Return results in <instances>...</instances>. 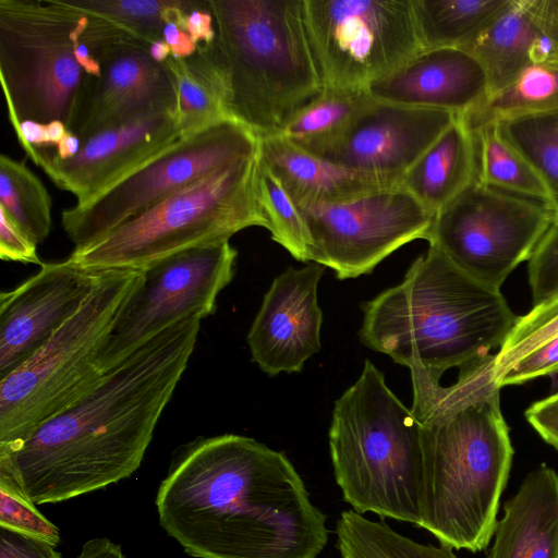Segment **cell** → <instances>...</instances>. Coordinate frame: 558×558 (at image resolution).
<instances>
[{"instance_id": "ee69618b", "label": "cell", "mask_w": 558, "mask_h": 558, "mask_svg": "<svg viewBox=\"0 0 558 558\" xmlns=\"http://www.w3.org/2000/svg\"><path fill=\"white\" fill-rule=\"evenodd\" d=\"M13 130L27 157L34 149L49 147L46 124L24 120Z\"/></svg>"}, {"instance_id": "4316f807", "label": "cell", "mask_w": 558, "mask_h": 558, "mask_svg": "<svg viewBox=\"0 0 558 558\" xmlns=\"http://www.w3.org/2000/svg\"><path fill=\"white\" fill-rule=\"evenodd\" d=\"M555 111H558V59L529 65L509 85L460 116L474 131L488 123Z\"/></svg>"}, {"instance_id": "f6af8a7d", "label": "cell", "mask_w": 558, "mask_h": 558, "mask_svg": "<svg viewBox=\"0 0 558 558\" xmlns=\"http://www.w3.org/2000/svg\"><path fill=\"white\" fill-rule=\"evenodd\" d=\"M75 558H126L120 545L106 537L87 541Z\"/></svg>"}, {"instance_id": "7bdbcfd3", "label": "cell", "mask_w": 558, "mask_h": 558, "mask_svg": "<svg viewBox=\"0 0 558 558\" xmlns=\"http://www.w3.org/2000/svg\"><path fill=\"white\" fill-rule=\"evenodd\" d=\"M161 37L170 47L171 56L174 58L191 57L196 52L198 47L177 21H169L163 26Z\"/></svg>"}, {"instance_id": "2e32d148", "label": "cell", "mask_w": 558, "mask_h": 558, "mask_svg": "<svg viewBox=\"0 0 558 558\" xmlns=\"http://www.w3.org/2000/svg\"><path fill=\"white\" fill-rule=\"evenodd\" d=\"M100 271L70 258L45 263L38 272L0 294V379L12 373L83 306Z\"/></svg>"}, {"instance_id": "7c38bea8", "label": "cell", "mask_w": 558, "mask_h": 558, "mask_svg": "<svg viewBox=\"0 0 558 558\" xmlns=\"http://www.w3.org/2000/svg\"><path fill=\"white\" fill-rule=\"evenodd\" d=\"M324 88L365 89L423 50L412 0H304Z\"/></svg>"}, {"instance_id": "bcb514c9", "label": "cell", "mask_w": 558, "mask_h": 558, "mask_svg": "<svg viewBox=\"0 0 558 558\" xmlns=\"http://www.w3.org/2000/svg\"><path fill=\"white\" fill-rule=\"evenodd\" d=\"M81 146L82 140L68 131L56 148H53V155L62 160L70 159L80 151Z\"/></svg>"}, {"instance_id": "ab89813d", "label": "cell", "mask_w": 558, "mask_h": 558, "mask_svg": "<svg viewBox=\"0 0 558 558\" xmlns=\"http://www.w3.org/2000/svg\"><path fill=\"white\" fill-rule=\"evenodd\" d=\"M0 558H61V554L45 541L0 527Z\"/></svg>"}, {"instance_id": "74e56055", "label": "cell", "mask_w": 558, "mask_h": 558, "mask_svg": "<svg viewBox=\"0 0 558 558\" xmlns=\"http://www.w3.org/2000/svg\"><path fill=\"white\" fill-rule=\"evenodd\" d=\"M558 374V336L529 352L496 377L500 388Z\"/></svg>"}, {"instance_id": "b9f144b4", "label": "cell", "mask_w": 558, "mask_h": 558, "mask_svg": "<svg viewBox=\"0 0 558 558\" xmlns=\"http://www.w3.org/2000/svg\"><path fill=\"white\" fill-rule=\"evenodd\" d=\"M197 44H208L216 37L214 17L208 0H194L177 22Z\"/></svg>"}, {"instance_id": "5bb4252c", "label": "cell", "mask_w": 558, "mask_h": 558, "mask_svg": "<svg viewBox=\"0 0 558 558\" xmlns=\"http://www.w3.org/2000/svg\"><path fill=\"white\" fill-rule=\"evenodd\" d=\"M312 242V262L340 280L371 274L404 244L427 240L435 215L400 184L329 204L296 205Z\"/></svg>"}, {"instance_id": "7a4b0ae2", "label": "cell", "mask_w": 558, "mask_h": 558, "mask_svg": "<svg viewBox=\"0 0 558 558\" xmlns=\"http://www.w3.org/2000/svg\"><path fill=\"white\" fill-rule=\"evenodd\" d=\"M162 529L198 558H316L327 517L293 463L254 438H199L177 457L156 496Z\"/></svg>"}, {"instance_id": "e0dca14e", "label": "cell", "mask_w": 558, "mask_h": 558, "mask_svg": "<svg viewBox=\"0 0 558 558\" xmlns=\"http://www.w3.org/2000/svg\"><path fill=\"white\" fill-rule=\"evenodd\" d=\"M97 61L100 74L88 75L68 128L82 142L147 114H173L171 76L151 59L147 45L122 43L104 50Z\"/></svg>"}, {"instance_id": "83f0119b", "label": "cell", "mask_w": 558, "mask_h": 558, "mask_svg": "<svg viewBox=\"0 0 558 558\" xmlns=\"http://www.w3.org/2000/svg\"><path fill=\"white\" fill-rule=\"evenodd\" d=\"M372 100L365 89L324 88L277 134L313 151L339 135Z\"/></svg>"}, {"instance_id": "5b68a950", "label": "cell", "mask_w": 558, "mask_h": 558, "mask_svg": "<svg viewBox=\"0 0 558 558\" xmlns=\"http://www.w3.org/2000/svg\"><path fill=\"white\" fill-rule=\"evenodd\" d=\"M215 60L223 77L228 117L258 138L286 122L324 89L310 41L304 0H208Z\"/></svg>"}, {"instance_id": "8d00e7d4", "label": "cell", "mask_w": 558, "mask_h": 558, "mask_svg": "<svg viewBox=\"0 0 558 558\" xmlns=\"http://www.w3.org/2000/svg\"><path fill=\"white\" fill-rule=\"evenodd\" d=\"M527 262L533 306L558 296V216Z\"/></svg>"}, {"instance_id": "484cf974", "label": "cell", "mask_w": 558, "mask_h": 558, "mask_svg": "<svg viewBox=\"0 0 558 558\" xmlns=\"http://www.w3.org/2000/svg\"><path fill=\"white\" fill-rule=\"evenodd\" d=\"M511 0H412L424 49L466 48Z\"/></svg>"}, {"instance_id": "f35d334b", "label": "cell", "mask_w": 558, "mask_h": 558, "mask_svg": "<svg viewBox=\"0 0 558 558\" xmlns=\"http://www.w3.org/2000/svg\"><path fill=\"white\" fill-rule=\"evenodd\" d=\"M0 257L3 260L43 265L34 243L0 208Z\"/></svg>"}, {"instance_id": "4fadbf2b", "label": "cell", "mask_w": 558, "mask_h": 558, "mask_svg": "<svg viewBox=\"0 0 558 558\" xmlns=\"http://www.w3.org/2000/svg\"><path fill=\"white\" fill-rule=\"evenodd\" d=\"M238 252L229 241L180 252L143 269L141 283L116 316L97 354L106 373L170 326L213 314L233 279Z\"/></svg>"}, {"instance_id": "8992f818", "label": "cell", "mask_w": 558, "mask_h": 558, "mask_svg": "<svg viewBox=\"0 0 558 558\" xmlns=\"http://www.w3.org/2000/svg\"><path fill=\"white\" fill-rule=\"evenodd\" d=\"M337 485L360 514L421 523V424L369 360L335 402L328 434Z\"/></svg>"}, {"instance_id": "30bf717a", "label": "cell", "mask_w": 558, "mask_h": 558, "mask_svg": "<svg viewBox=\"0 0 558 558\" xmlns=\"http://www.w3.org/2000/svg\"><path fill=\"white\" fill-rule=\"evenodd\" d=\"M259 138L227 118L181 136L84 204L61 214L74 247L86 245L222 168L255 157Z\"/></svg>"}, {"instance_id": "ffe728a7", "label": "cell", "mask_w": 558, "mask_h": 558, "mask_svg": "<svg viewBox=\"0 0 558 558\" xmlns=\"http://www.w3.org/2000/svg\"><path fill=\"white\" fill-rule=\"evenodd\" d=\"M365 90L378 101L466 114L489 96L490 85L483 65L469 51L430 48Z\"/></svg>"}, {"instance_id": "f546056e", "label": "cell", "mask_w": 558, "mask_h": 558, "mask_svg": "<svg viewBox=\"0 0 558 558\" xmlns=\"http://www.w3.org/2000/svg\"><path fill=\"white\" fill-rule=\"evenodd\" d=\"M337 548L341 558H458L452 549L421 544L354 510L341 512L336 523Z\"/></svg>"}, {"instance_id": "52a82bcc", "label": "cell", "mask_w": 558, "mask_h": 558, "mask_svg": "<svg viewBox=\"0 0 558 558\" xmlns=\"http://www.w3.org/2000/svg\"><path fill=\"white\" fill-rule=\"evenodd\" d=\"M258 155L173 193L97 240L74 247L69 258L90 271L145 269L180 252L229 241L248 227L267 229L256 196Z\"/></svg>"}, {"instance_id": "d590c367", "label": "cell", "mask_w": 558, "mask_h": 558, "mask_svg": "<svg viewBox=\"0 0 558 558\" xmlns=\"http://www.w3.org/2000/svg\"><path fill=\"white\" fill-rule=\"evenodd\" d=\"M0 527L45 541L60 543L59 529L51 523L17 487L14 481L0 473Z\"/></svg>"}, {"instance_id": "f1b7e54d", "label": "cell", "mask_w": 558, "mask_h": 558, "mask_svg": "<svg viewBox=\"0 0 558 558\" xmlns=\"http://www.w3.org/2000/svg\"><path fill=\"white\" fill-rule=\"evenodd\" d=\"M477 150V180L496 190L550 205L544 181L531 163L502 136L497 123L473 131Z\"/></svg>"}, {"instance_id": "1f68e13d", "label": "cell", "mask_w": 558, "mask_h": 558, "mask_svg": "<svg viewBox=\"0 0 558 558\" xmlns=\"http://www.w3.org/2000/svg\"><path fill=\"white\" fill-rule=\"evenodd\" d=\"M75 7L102 16L129 40L149 46L162 38L163 26L187 11L194 0H71Z\"/></svg>"}, {"instance_id": "9a60e30c", "label": "cell", "mask_w": 558, "mask_h": 558, "mask_svg": "<svg viewBox=\"0 0 558 558\" xmlns=\"http://www.w3.org/2000/svg\"><path fill=\"white\" fill-rule=\"evenodd\" d=\"M456 116L373 99L339 135L310 153L400 183Z\"/></svg>"}, {"instance_id": "4dcf8cb0", "label": "cell", "mask_w": 558, "mask_h": 558, "mask_svg": "<svg viewBox=\"0 0 558 558\" xmlns=\"http://www.w3.org/2000/svg\"><path fill=\"white\" fill-rule=\"evenodd\" d=\"M0 208L36 244L51 230L52 199L41 180L24 163L0 155Z\"/></svg>"}, {"instance_id": "ac0fdd59", "label": "cell", "mask_w": 558, "mask_h": 558, "mask_svg": "<svg viewBox=\"0 0 558 558\" xmlns=\"http://www.w3.org/2000/svg\"><path fill=\"white\" fill-rule=\"evenodd\" d=\"M179 137L172 112H156L87 137L70 159L56 157L52 147L34 149L28 158L81 205Z\"/></svg>"}, {"instance_id": "8fae6325", "label": "cell", "mask_w": 558, "mask_h": 558, "mask_svg": "<svg viewBox=\"0 0 558 558\" xmlns=\"http://www.w3.org/2000/svg\"><path fill=\"white\" fill-rule=\"evenodd\" d=\"M555 218L547 203L476 180L436 213L426 241L473 279L500 290Z\"/></svg>"}, {"instance_id": "7402d4cb", "label": "cell", "mask_w": 558, "mask_h": 558, "mask_svg": "<svg viewBox=\"0 0 558 558\" xmlns=\"http://www.w3.org/2000/svg\"><path fill=\"white\" fill-rule=\"evenodd\" d=\"M487 558H558V473L531 471L504 505Z\"/></svg>"}, {"instance_id": "603a6c76", "label": "cell", "mask_w": 558, "mask_h": 558, "mask_svg": "<svg viewBox=\"0 0 558 558\" xmlns=\"http://www.w3.org/2000/svg\"><path fill=\"white\" fill-rule=\"evenodd\" d=\"M259 157L296 205L338 203L399 184L330 162L278 134L259 137Z\"/></svg>"}, {"instance_id": "3957f363", "label": "cell", "mask_w": 558, "mask_h": 558, "mask_svg": "<svg viewBox=\"0 0 558 558\" xmlns=\"http://www.w3.org/2000/svg\"><path fill=\"white\" fill-rule=\"evenodd\" d=\"M495 361L496 353L448 386L412 380L423 452L418 526L450 549L488 546L512 465Z\"/></svg>"}, {"instance_id": "60d3db41", "label": "cell", "mask_w": 558, "mask_h": 558, "mask_svg": "<svg viewBox=\"0 0 558 558\" xmlns=\"http://www.w3.org/2000/svg\"><path fill=\"white\" fill-rule=\"evenodd\" d=\"M524 414L544 441L558 451V391L533 402Z\"/></svg>"}, {"instance_id": "cb8c5ba5", "label": "cell", "mask_w": 558, "mask_h": 558, "mask_svg": "<svg viewBox=\"0 0 558 558\" xmlns=\"http://www.w3.org/2000/svg\"><path fill=\"white\" fill-rule=\"evenodd\" d=\"M476 180L475 135L463 117L457 114L399 184L436 215Z\"/></svg>"}, {"instance_id": "d6a6232c", "label": "cell", "mask_w": 558, "mask_h": 558, "mask_svg": "<svg viewBox=\"0 0 558 558\" xmlns=\"http://www.w3.org/2000/svg\"><path fill=\"white\" fill-rule=\"evenodd\" d=\"M256 196L271 239L299 262H312L306 222L278 178L258 155Z\"/></svg>"}, {"instance_id": "44dd1931", "label": "cell", "mask_w": 558, "mask_h": 558, "mask_svg": "<svg viewBox=\"0 0 558 558\" xmlns=\"http://www.w3.org/2000/svg\"><path fill=\"white\" fill-rule=\"evenodd\" d=\"M464 50L483 65L490 94L502 89L529 65L558 59V0H511Z\"/></svg>"}, {"instance_id": "9c48e42d", "label": "cell", "mask_w": 558, "mask_h": 558, "mask_svg": "<svg viewBox=\"0 0 558 558\" xmlns=\"http://www.w3.org/2000/svg\"><path fill=\"white\" fill-rule=\"evenodd\" d=\"M83 12L71 0H0V78L14 129L66 128L88 74L75 57Z\"/></svg>"}, {"instance_id": "ba28073f", "label": "cell", "mask_w": 558, "mask_h": 558, "mask_svg": "<svg viewBox=\"0 0 558 558\" xmlns=\"http://www.w3.org/2000/svg\"><path fill=\"white\" fill-rule=\"evenodd\" d=\"M143 269L100 271L89 296L27 361L0 379V446L29 435L102 378L97 354Z\"/></svg>"}, {"instance_id": "d4e9b609", "label": "cell", "mask_w": 558, "mask_h": 558, "mask_svg": "<svg viewBox=\"0 0 558 558\" xmlns=\"http://www.w3.org/2000/svg\"><path fill=\"white\" fill-rule=\"evenodd\" d=\"M211 43L198 45L191 57L170 56L163 62L172 80L173 118L181 136L229 118L223 77Z\"/></svg>"}, {"instance_id": "6da1fadb", "label": "cell", "mask_w": 558, "mask_h": 558, "mask_svg": "<svg viewBox=\"0 0 558 558\" xmlns=\"http://www.w3.org/2000/svg\"><path fill=\"white\" fill-rule=\"evenodd\" d=\"M202 319L190 317L156 335L25 438L0 446V473L35 505L130 477L189 364Z\"/></svg>"}, {"instance_id": "d6986e66", "label": "cell", "mask_w": 558, "mask_h": 558, "mask_svg": "<svg viewBox=\"0 0 558 558\" xmlns=\"http://www.w3.org/2000/svg\"><path fill=\"white\" fill-rule=\"evenodd\" d=\"M323 265L288 267L271 282L247 333L252 361L269 376L299 373L320 350Z\"/></svg>"}, {"instance_id": "836d02e7", "label": "cell", "mask_w": 558, "mask_h": 558, "mask_svg": "<svg viewBox=\"0 0 558 558\" xmlns=\"http://www.w3.org/2000/svg\"><path fill=\"white\" fill-rule=\"evenodd\" d=\"M502 136L536 170L558 216V111L497 122Z\"/></svg>"}, {"instance_id": "7dc6e473", "label": "cell", "mask_w": 558, "mask_h": 558, "mask_svg": "<svg viewBox=\"0 0 558 558\" xmlns=\"http://www.w3.org/2000/svg\"><path fill=\"white\" fill-rule=\"evenodd\" d=\"M148 52L151 59L158 63H163L171 56L170 47L162 38L153 41L148 46Z\"/></svg>"}, {"instance_id": "277c9868", "label": "cell", "mask_w": 558, "mask_h": 558, "mask_svg": "<svg viewBox=\"0 0 558 558\" xmlns=\"http://www.w3.org/2000/svg\"><path fill=\"white\" fill-rule=\"evenodd\" d=\"M361 307V342L409 367L411 380L435 385L447 371H466L499 351L520 317L499 289L432 245L398 286Z\"/></svg>"}, {"instance_id": "e575fe53", "label": "cell", "mask_w": 558, "mask_h": 558, "mask_svg": "<svg viewBox=\"0 0 558 558\" xmlns=\"http://www.w3.org/2000/svg\"><path fill=\"white\" fill-rule=\"evenodd\" d=\"M558 336V296L520 316L509 337L496 353L495 377L532 350Z\"/></svg>"}]
</instances>
